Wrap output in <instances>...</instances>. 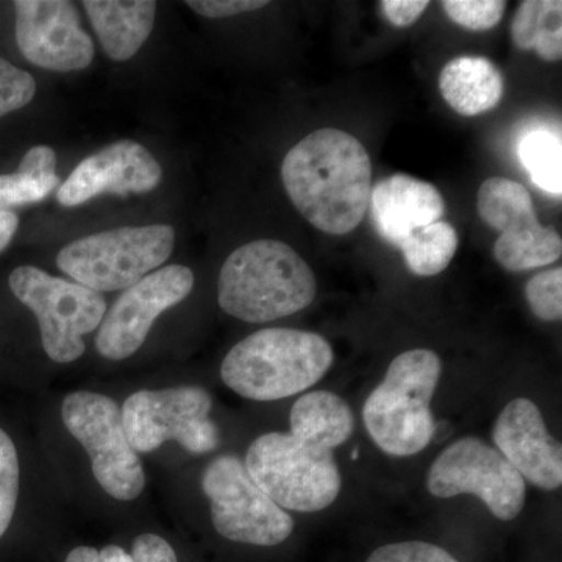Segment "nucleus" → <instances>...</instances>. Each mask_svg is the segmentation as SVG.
<instances>
[{
    "mask_svg": "<svg viewBox=\"0 0 562 562\" xmlns=\"http://www.w3.org/2000/svg\"><path fill=\"white\" fill-rule=\"evenodd\" d=\"M281 180L295 209L314 228L347 235L369 210L371 157L350 133L321 128L288 151Z\"/></svg>",
    "mask_w": 562,
    "mask_h": 562,
    "instance_id": "f257e3e1",
    "label": "nucleus"
},
{
    "mask_svg": "<svg viewBox=\"0 0 562 562\" xmlns=\"http://www.w3.org/2000/svg\"><path fill=\"white\" fill-rule=\"evenodd\" d=\"M317 281L308 262L291 246L260 239L238 247L222 266L217 302L225 313L262 324L312 305Z\"/></svg>",
    "mask_w": 562,
    "mask_h": 562,
    "instance_id": "f03ea898",
    "label": "nucleus"
},
{
    "mask_svg": "<svg viewBox=\"0 0 562 562\" xmlns=\"http://www.w3.org/2000/svg\"><path fill=\"white\" fill-rule=\"evenodd\" d=\"M335 355L317 333L266 328L236 344L221 366L222 382L244 398L273 402L310 390Z\"/></svg>",
    "mask_w": 562,
    "mask_h": 562,
    "instance_id": "7ed1b4c3",
    "label": "nucleus"
},
{
    "mask_svg": "<svg viewBox=\"0 0 562 562\" xmlns=\"http://www.w3.org/2000/svg\"><path fill=\"white\" fill-rule=\"evenodd\" d=\"M441 375V358L431 350H408L392 360L362 408L366 430L382 452L406 458L430 446L431 402Z\"/></svg>",
    "mask_w": 562,
    "mask_h": 562,
    "instance_id": "20e7f679",
    "label": "nucleus"
},
{
    "mask_svg": "<svg viewBox=\"0 0 562 562\" xmlns=\"http://www.w3.org/2000/svg\"><path fill=\"white\" fill-rule=\"evenodd\" d=\"M244 465L284 512H322L335 503L342 487L331 450L302 442L291 432H266L255 439Z\"/></svg>",
    "mask_w": 562,
    "mask_h": 562,
    "instance_id": "39448f33",
    "label": "nucleus"
},
{
    "mask_svg": "<svg viewBox=\"0 0 562 562\" xmlns=\"http://www.w3.org/2000/svg\"><path fill=\"white\" fill-rule=\"evenodd\" d=\"M176 247L171 225L122 227L94 233L63 247L57 257L61 272L95 292L127 290L160 269Z\"/></svg>",
    "mask_w": 562,
    "mask_h": 562,
    "instance_id": "423d86ee",
    "label": "nucleus"
},
{
    "mask_svg": "<svg viewBox=\"0 0 562 562\" xmlns=\"http://www.w3.org/2000/svg\"><path fill=\"white\" fill-rule=\"evenodd\" d=\"M10 290L38 319L41 342L52 361L68 364L85 353L83 336L98 330L106 313L101 292L50 276L35 266L10 273Z\"/></svg>",
    "mask_w": 562,
    "mask_h": 562,
    "instance_id": "0eeeda50",
    "label": "nucleus"
},
{
    "mask_svg": "<svg viewBox=\"0 0 562 562\" xmlns=\"http://www.w3.org/2000/svg\"><path fill=\"white\" fill-rule=\"evenodd\" d=\"M61 417L87 450L99 486L116 501L138 498L146 487V473L128 441L121 406L109 395L77 391L63 401Z\"/></svg>",
    "mask_w": 562,
    "mask_h": 562,
    "instance_id": "6e6552de",
    "label": "nucleus"
},
{
    "mask_svg": "<svg viewBox=\"0 0 562 562\" xmlns=\"http://www.w3.org/2000/svg\"><path fill=\"white\" fill-rule=\"evenodd\" d=\"M211 395L199 386L138 391L122 405V420L133 449L150 453L177 441L190 453L205 454L220 447V428L210 419Z\"/></svg>",
    "mask_w": 562,
    "mask_h": 562,
    "instance_id": "1a4fd4ad",
    "label": "nucleus"
},
{
    "mask_svg": "<svg viewBox=\"0 0 562 562\" xmlns=\"http://www.w3.org/2000/svg\"><path fill=\"white\" fill-rule=\"evenodd\" d=\"M202 490L211 503L214 528L228 541L273 547L294 531L290 514L260 490L239 458L222 454L211 461Z\"/></svg>",
    "mask_w": 562,
    "mask_h": 562,
    "instance_id": "9d476101",
    "label": "nucleus"
},
{
    "mask_svg": "<svg viewBox=\"0 0 562 562\" xmlns=\"http://www.w3.org/2000/svg\"><path fill=\"white\" fill-rule=\"evenodd\" d=\"M428 492L438 498L476 495L497 519L522 513L527 483L495 447L479 438H462L432 462Z\"/></svg>",
    "mask_w": 562,
    "mask_h": 562,
    "instance_id": "9b49d317",
    "label": "nucleus"
},
{
    "mask_svg": "<svg viewBox=\"0 0 562 562\" xmlns=\"http://www.w3.org/2000/svg\"><path fill=\"white\" fill-rule=\"evenodd\" d=\"M476 210L484 224L501 232L494 257L506 271H530L560 260L561 235L541 225L524 184L503 177L484 180L476 195Z\"/></svg>",
    "mask_w": 562,
    "mask_h": 562,
    "instance_id": "f8f14e48",
    "label": "nucleus"
},
{
    "mask_svg": "<svg viewBox=\"0 0 562 562\" xmlns=\"http://www.w3.org/2000/svg\"><path fill=\"white\" fill-rule=\"evenodd\" d=\"M194 288V273L181 265L166 266L127 288L103 316L95 349L103 358L121 361L140 349L151 325L179 305Z\"/></svg>",
    "mask_w": 562,
    "mask_h": 562,
    "instance_id": "ddd939ff",
    "label": "nucleus"
},
{
    "mask_svg": "<svg viewBox=\"0 0 562 562\" xmlns=\"http://www.w3.org/2000/svg\"><path fill=\"white\" fill-rule=\"evenodd\" d=\"M14 35L25 60L57 72L81 70L94 58V43L80 27L76 5L68 0H18L13 3Z\"/></svg>",
    "mask_w": 562,
    "mask_h": 562,
    "instance_id": "4468645a",
    "label": "nucleus"
},
{
    "mask_svg": "<svg viewBox=\"0 0 562 562\" xmlns=\"http://www.w3.org/2000/svg\"><path fill=\"white\" fill-rule=\"evenodd\" d=\"M161 179L160 162L143 144L117 140L85 158L58 188L57 201L72 209L102 194H146Z\"/></svg>",
    "mask_w": 562,
    "mask_h": 562,
    "instance_id": "2eb2a0df",
    "label": "nucleus"
},
{
    "mask_svg": "<svg viewBox=\"0 0 562 562\" xmlns=\"http://www.w3.org/2000/svg\"><path fill=\"white\" fill-rule=\"evenodd\" d=\"M492 439L525 482L542 491L560 490L562 447L547 430L536 403L525 397L509 402L498 414Z\"/></svg>",
    "mask_w": 562,
    "mask_h": 562,
    "instance_id": "dca6fc26",
    "label": "nucleus"
},
{
    "mask_svg": "<svg viewBox=\"0 0 562 562\" xmlns=\"http://www.w3.org/2000/svg\"><path fill=\"white\" fill-rule=\"evenodd\" d=\"M369 209L384 241L401 247L417 228L446 216V202L438 188L408 173H394L371 190Z\"/></svg>",
    "mask_w": 562,
    "mask_h": 562,
    "instance_id": "f3484780",
    "label": "nucleus"
},
{
    "mask_svg": "<svg viewBox=\"0 0 562 562\" xmlns=\"http://www.w3.org/2000/svg\"><path fill=\"white\" fill-rule=\"evenodd\" d=\"M81 5L113 61H127L138 54L154 29L158 7L151 0H87Z\"/></svg>",
    "mask_w": 562,
    "mask_h": 562,
    "instance_id": "a211bd4d",
    "label": "nucleus"
},
{
    "mask_svg": "<svg viewBox=\"0 0 562 562\" xmlns=\"http://www.w3.org/2000/svg\"><path fill=\"white\" fill-rule=\"evenodd\" d=\"M443 101L461 116H479L502 101L505 79L497 66L484 57L453 58L439 76Z\"/></svg>",
    "mask_w": 562,
    "mask_h": 562,
    "instance_id": "6ab92c4d",
    "label": "nucleus"
},
{
    "mask_svg": "<svg viewBox=\"0 0 562 562\" xmlns=\"http://www.w3.org/2000/svg\"><path fill=\"white\" fill-rule=\"evenodd\" d=\"M290 420L292 436L331 452L349 441L355 430V416L349 403L328 391L302 395L292 406Z\"/></svg>",
    "mask_w": 562,
    "mask_h": 562,
    "instance_id": "aec40b11",
    "label": "nucleus"
},
{
    "mask_svg": "<svg viewBox=\"0 0 562 562\" xmlns=\"http://www.w3.org/2000/svg\"><path fill=\"white\" fill-rule=\"evenodd\" d=\"M514 44L520 50H536L546 61L562 58V2L525 0L512 24Z\"/></svg>",
    "mask_w": 562,
    "mask_h": 562,
    "instance_id": "412c9836",
    "label": "nucleus"
},
{
    "mask_svg": "<svg viewBox=\"0 0 562 562\" xmlns=\"http://www.w3.org/2000/svg\"><path fill=\"white\" fill-rule=\"evenodd\" d=\"M517 155L532 183L539 190L561 198L562 140L561 132L546 125L528 128L517 144Z\"/></svg>",
    "mask_w": 562,
    "mask_h": 562,
    "instance_id": "4be33fe9",
    "label": "nucleus"
},
{
    "mask_svg": "<svg viewBox=\"0 0 562 562\" xmlns=\"http://www.w3.org/2000/svg\"><path fill=\"white\" fill-rule=\"evenodd\" d=\"M401 249L409 271L420 277L438 276L449 268L458 250V233L446 221L417 228Z\"/></svg>",
    "mask_w": 562,
    "mask_h": 562,
    "instance_id": "5701e85b",
    "label": "nucleus"
},
{
    "mask_svg": "<svg viewBox=\"0 0 562 562\" xmlns=\"http://www.w3.org/2000/svg\"><path fill=\"white\" fill-rule=\"evenodd\" d=\"M60 183V177L33 176L18 169L13 173H0V211L44 201Z\"/></svg>",
    "mask_w": 562,
    "mask_h": 562,
    "instance_id": "b1692460",
    "label": "nucleus"
},
{
    "mask_svg": "<svg viewBox=\"0 0 562 562\" xmlns=\"http://www.w3.org/2000/svg\"><path fill=\"white\" fill-rule=\"evenodd\" d=\"M20 457L9 432L0 428V539L9 531L20 498Z\"/></svg>",
    "mask_w": 562,
    "mask_h": 562,
    "instance_id": "393cba45",
    "label": "nucleus"
},
{
    "mask_svg": "<svg viewBox=\"0 0 562 562\" xmlns=\"http://www.w3.org/2000/svg\"><path fill=\"white\" fill-rule=\"evenodd\" d=\"M525 297L541 321H560L562 316V269L536 273L525 288Z\"/></svg>",
    "mask_w": 562,
    "mask_h": 562,
    "instance_id": "a878e982",
    "label": "nucleus"
},
{
    "mask_svg": "<svg viewBox=\"0 0 562 562\" xmlns=\"http://www.w3.org/2000/svg\"><path fill=\"white\" fill-rule=\"evenodd\" d=\"M442 7L454 24L473 32L491 31L506 10L503 0H443Z\"/></svg>",
    "mask_w": 562,
    "mask_h": 562,
    "instance_id": "bb28decb",
    "label": "nucleus"
},
{
    "mask_svg": "<svg viewBox=\"0 0 562 562\" xmlns=\"http://www.w3.org/2000/svg\"><path fill=\"white\" fill-rule=\"evenodd\" d=\"M36 94V81L27 70L0 58V117L24 109Z\"/></svg>",
    "mask_w": 562,
    "mask_h": 562,
    "instance_id": "cd10ccee",
    "label": "nucleus"
},
{
    "mask_svg": "<svg viewBox=\"0 0 562 562\" xmlns=\"http://www.w3.org/2000/svg\"><path fill=\"white\" fill-rule=\"evenodd\" d=\"M366 562H460L435 543L409 541L380 547Z\"/></svg>",
    "mask_w": 562,
    "mask_h": 562,
    "instance_id": "c85d7f7f",
    "label": "nucleus"
},
{
    "mask_svg": "<svg viewBox=\"0 0 562 562\" xmlns=\"http://www.w3.org/2000/svg\"><path fill=\"white\" fill-rule=\"evenodd\" d=\"M268 3L266 0H190L187 5L201 16L221 20V18L238 16L249 11L260 10Z\"/></svg>",
    "mask_w": 562,
    "mask_h": 562,
    "instance_id": "c756f323",
    "label": "nucleus"
},
{
    "mask_svg": "<svg viewBox=\"0 0 562 562\" xmlns=\"http://www.w3.org/2000/svg\"><path fill=\"white\" fill-rule=\"evenodd\" d=\"M132 557L135 562H179L171 543L154 532H144L135 539Z\"/></svg>",
    "mask_w": 562,
    "mask_h": 562,
    "instance_id": "7c9ffc66",
    "label": "nucleus"
},
{
    "mask_svg": "<svg viewBox=\"0 0 562 562\" xmlns=\"http://www.w3.org/2000/svg\"><path fill=\"white\" fill-rule=\"evenodd\" d=\"M430 5L428 0H383L380 3L384 18L395 27H409Z\"/></svg>",
    "mask_w": 562,
    "mask_h": 562,
    "instance_id": "2f4dec72",
    "label": "nucleus"
},
{
    "mask_svg": "<svg viewBox=\"0 0 562 562\" xmlns=\"http://www.w3.org/2000/svg\"><path fill=\"white\" fill-rule=\"evenodd\" d=\"M65 562H135V560L120 546L103 547L101 550L81 546L70 550Z\"/></svg>",
    "mask_w": 562,
    "mask_h": 562,
    "instance_id": "473e14b6",
    "label": "nucleus"
},
{
    "mask_svg": "<svg viewBox=\"0 0 562 562\" xmlns=\"http://www.w3.org/2000/svg\"><path fill=\"white\" fill-rule=\"evenodd\" d=\"M55 166H57L55 150L49 146H35L24 155L18 169L33 176H54Z\"/></svg>",
    "mask_w": 562,
    "mask_h": 562,
    "instance_id": "72a5a7b5",
    "label": "nucleus"
},
{
    "mask_svg": "<svg viewBox=\"0 0 562 562\" xmlns=\"http://www.w3.org/2000/svg\"><path fill=\"white\" fill-rule=\"evenodd\" d=\"M20 227V217L13 211H0V254L9 247Z\"/></svg>",
    "mask_w": 562,
    "mask_h": 562,
    "instance_id": "f704fd0d",
    "label": "nucleus"
}]
</instances>
